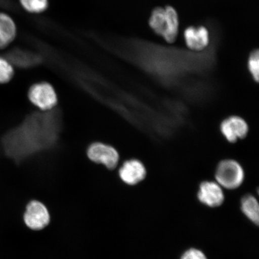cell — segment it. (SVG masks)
Returning a JSON list of instances; mask_svg holds the SVG:
<instances>
[{
	"instance_id": "obj_12",
	"label": "cell",
	"mask_w": 259,
	"mask_h": 259,
	"mask_svg": "<svg viewBox=\"0 0 259 259\" xmlns=\"http://www.w3.org/2000/svg\"><path fill=\"white\" fill-rule=\"evenodd\" d=\"M7 58L13 66L24 69L33 67L40 62V58L37 55L20 49L9 51Z\"/></svg>"
},
{
	"instance_id": "obj_13",
	"label": "cell",
	"mask_w": 259,
	"mask_h": 259,
	"mask_svg": "<svg viewBox=\"0 0 259 259\" xmlns=\"http://www.w3.org/2000/svg\"><path fill=\"white\" fill-rule=\"evenodd\" d=\"M16 35V27L14 20L8 14L0 12V50L11 44Z\"/></svg>"
},
{
	"instance_id": "obj_2",
	"label": "cell",
	"mask_w": 259,
	"mask_h": 259,
	"mask_svg": "<svg viewBox=\"0 0 259 259\" xmlns=\"http://www.w3.org/2000/svg\"><path fill=\"white\" fill-rule=\"evenodd\" d=\"M208 48L202 52H191L169 48L144 40H133L127 53L146 69L158 73L209 67L214 62L219 44L218 31L213 29Z\"/></svg>"
},
{
	"instance_id": "obj_9",
	"label": "cell",
	"mask_w": 259,
	"mask_h": 259,
	"mask_svg": "<svg viewBox=\"0 0 259 259\" xmlns=\"http://www.w3.org/2000/svg\"><path fill=\"white\" fill-rule=\"evenodd\" d=\"M184 40L188 48L194 51H203L208 48L211 40L208 29L204 26H191L184 32Z\"/></svg>"
},
{
	"instance_id": "obj_14",
	"label": "cell",
	"mask_w": 259,
	"mask_h": 259,
	"mask_svg": "<svg viewBox=\"0 0 259 259\" xmlns=\"http://www.w3.org/2000/svg\"><path fill=\"white\" fill-rule=\"evenodd\" d=\"M240 208L243 214L252 224L259 223V204L258 200L252 194H246L241 200Z\"/></svg>"
},
{
	"instance_id": "obj_1",
	"label": "cell",
	"mask_w": 259,
	"mask_h": 259,
	"mask_svg": "<svg viewBox=\"0 0 259 259\" xmlns=\"http://www.w3.org/2000/svg\"><path fill=\"white\" fill-rule=\"evenodd\" d=\"M61 129L59 112L47 111L28 115L21 124L2 138L6 155L20 163L41 152L51 150L57 144Z\"/></svg>"
},
{
	"instance_id": "obj_7",
	"label": "cell",
	"mask_w": 259,
	"mask_h": 259,
	"mask_svg": "<svg viewBox=\"0 0 259 259\" xmlns=\"http://www.w3.org/2000/svg\"><path fill=\"white\" fill-rule=\"evenodd\" d=\"M197 197L200 203L210 208H219L225 200L224 191L216 181H203L200 184Z\"/></svg>"
},
{
	"instance_id": "obj_6",
	"label": "cell",
	"mask_w": 259,
	"mask_h": 259,
	"mask_svg": "<svg viewBox=\"0 0 259 259\" xmlns=\"http://www.w3.org/2000/svg\"><path fill=\"white\" fill-rule=\"evenodd\" d=\"M24 220L29 229L32 231H41L50 224V213L43 203L32 200L26 206Z\"/></svg>"
},
{
	"instance_id": "obj_15",
	"label": "cell",
	"mask_w": 259,
	"mask_h": 259,
	"mask_svg": "<svg viewBox=\"0 0 259 259\" xmlns=\"http://www.w3.org/2000/svg\"><path fill=\"white\" fill-rule=\"evenodd\" d=\"M25 11L32 14H39L46 11L48 7V0H19Z\"/></svg>"
},
{
	"instance_id": "obj_10",
	"label": "cell",
	"mask_w": 259,
	"mask_h": 259,
	"mask_svg": "<svg viewBox=\"0 0 259 259\" xmlns=\"http://www.w3.org/2000/svg\"><path fill=\"white\" fill-rule=\"evenodd\" d=\"M221 132L227 140L234 143L247 136L248 126L244 119L239 116H230L222 122Z\"/></svg>"
},
{
	"instance_id": "obj_3",
	"label": "cell",
	"mask_w": 259,
	"mask_h": 259,
	"mask_svg": "<svg viewBox=\"0 0 259 259\" xmlns=\"http://www.w3.org/2000/svg\"><path fill=\"white\" fill-rule=\"evenodd\" d=\"M149 25L154 33L169 43L177 39L179 19L176 10L171 6L154 9L149 19Z\"/></svg>"
},
{
	"instance_id": "obj_17",
	"label": "cell",
	"mask_w": 259,
	"mask_h": 259,
	"mask_svg": "<svg viewBox=\"0 0 259 259\" xmlns=\"http://www.w3.org/2000/svg\"><path fill=\"white\" fill-rule=\"evenodd\" d=\"M259 58L257 50L252 51L248 60V68L252 78L258 82L259 78Z\"/></svg>"
},
{
	"instance_id": "obj_5",
	"label": "cell",
	"mask_w": 259,
	"mask_h": 259,
	"mask_svg": "<svg viewBox=\"0 0 259 259\" xmlns=\"http://www.w3.org/2000/svg\"><path fill=\"white\" fill-rule=\"evenodd\" d=\"M28 97L32 104L44 111H50L57 103L56 92L51 85L47 82H40L31 87Z\"/></svg>"
},
{
	"instance_id": "obj_11",
	"label": "cell",
	"mask_w": 259,
	"mask_h": 259,
	"mask_svg": "<svg viewBox=\"0 0 259 259\" xmlns=\"http://www.w3.org/2000/svg\"><path fill=\"white\" fill-rule=\"evenodd\" d=\"M121 180L128 186H135L143 181L147 176L144 165L136 159L126 161L119 170Z\"/></svg>"
},
{
	"instance_id": "obj_8",
	"label": "cell",
	"mask_w": 259,
	"mask_h": 259,
	"mask_svg": "<svg viewBox=\"0 0 259 259\" xmlns=\"http://www.w3.org/2000/svg\"><path fill=\"white\" fill-rule=\"evenodd\" d=\"M87 155L91 160L104 165L109 169H114L119 161V154L114 148L98 142L90 146Z\"/></svg>"
},
{
	"instance_id": "obj_18",
	"label": "cell",
	"mask_w": 259,
	"mask_h": 259,
	"mask_svg": "<svg viewBox=\"0 0 259 259\" xmlns=\"http://www.w3.org/2000/svg\"><path fill=\"white\" fill-rule=\"evenodd\" d=\"M180 259H208V257L200 249L192 247L184 251Z\"/></svg>"
},
{
	"instance_id": "obj_4",
	"label": "cell",
	"mask_w": 259,
	"mask_h": 259,
	"mask_svg": "<svg viewBox=\"0 0 259 259\" xmlns=\"http://www.w3.org/2000/svg\"><path fill=\"white\" fill-rule=\"evenodd\" d=\"M245 178L244 169L237 161L225 160L219 164L215 180L223 189L235 190L240 187Z\"/></svg>"
},
{
	"instance_id": "obj_16",
	"label": "cell",
	"mask_w": 259,
	"mask_h": 259,
	"mask_svg": "<svg viewBox=\"0 0 259 259\" xmlns=\"http://www.w3.org/2000/svg\"><path fill=\"white\" fill-rule=\"evenodd\" d=\"M14 75V66L7 58L0 56V83L9 82Z\"/></svg>"
}]
</instances>
